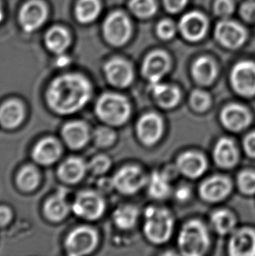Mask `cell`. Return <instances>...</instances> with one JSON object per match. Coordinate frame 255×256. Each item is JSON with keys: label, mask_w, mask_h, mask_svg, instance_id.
Returning a JSON list of instances; mask_svg holds the SVG:
<instances>
[{"label": "cell", "mask_w": 255, "mask_h": 256, "mask_svg": "<svg viewBox=\"0 0 255 256\" xmlns=\"http://www.w3.org/2000/svg\"><path fill=\"white\" fill-rule=\"evenodd\" d=\"M110 160L108 156L100 155L91 160L88 167L92 172L99 175L107 172L110 169Z\"/></svg>", "instance_id": "obj_38"}, {"label": "cell", "mask_w": 255, "mask_h": 256, "mask_svg": "<svg viewBox=\"0 0 255 256\" xmlns=\"http://www.w3.org/2000/svg\"><path fill=\"white\" fill-rule=\"evenodd\" d=\"M170 68L169 56L162 51H155L148 54L142 64V74L150 84L159 82Z\"/></svg>", "instance_id": "obj_12"}, {"label": "cell", "mask_w": 255, "mask_h": 256, "mask_svg": "<svg viewBox=\"0 0 255 256\" xmlns=\"http://www.w3.org/2000/svg\"><path fill=\"white\" fill-rule=\"evenodd\" d=\"M62 153V147L56 139L48 138L42 139L36 144L32 152V158L37 163L48 166L54 163Z\"/></svg>", "instance_id": "obj_20"}, {"label": "cell", "mask_w": 255, "mask_h": 256, "mask_svg": "<svg viewBox=\"0 0 255 256\" xmlns=\"http://www.w3.org/2000/svg\"><path fill=\"white\" fill-rule=\"evenodd\" d=\"M212 224L220 234H228L234 228V216L226 210H220L212 215Z\"/></svg>", "instance_id": "obj_32"}, {"label": "cell", "mask_w": 255, "mask_h": 256, "mask_svg": "<svg viewBox=\"0 0 255 256\" xmlns=\"http://www.w3.org/2000/svg\"><path fill=\"white\" fill-rule=\"evenodd\" d=\"M92 86L85 77L68 74L56 78L49 86L46 99L52 110L62 114L76 113L90 100Z\"/></svg>", "instance_id": "obj_1"}, {"label": "cell", "mask_w": 255, "mask_h": 256, "mask_svg": "<svg viewBox=\"0 0 255 256\" xmlns=\"http://www.w3.org/2000/svg\"><path fill=\"white\" fill-rule=\"evenodd\" d=\"M221 122L232 132H240L248 126L251 116L245 108L238 104H230L221 112Z\"/></svg>", "instance_id": "obj_18"}, {"label": "cell", "mask_w": 255, "mask_h": 256, "mask_svg": "<svg viewBox=\"0 0 255 256\" xmlns=\"http://www.w3.org/2000/svg\"><path fill=\"white\" fill-rule=\"evenodd\" d=\"M128 6L136 16L141 18L152 17L158 9L155 0H130Z\"/></svg>", "instance_id": "obj_34"}, {"label": "cell", "mask_w": 255, "mask_h": 256, "mask_svg": "<svg viewBox=\"0 0 255 256\" xmlns=\"http://www.w3.org/2000/svg\"><path fill=\"white\" fill-rule=\"evenodd\" d=\"M176 26L172 21L162 20L159 22L156 28V34L162 40H170L176 34Z\"/></svg>", "instance_id": "obj_39"}, {"label": "cell", "mask_w": 255, "mask_h": 256, "mask_svg": "<svg viewBox=\"0 0 255 256\" xmlns=\"http://www.w3.org/2000/svg\"><path fill=\"white\" fill-rule=\"evenodd\" d=\"M40 175L34 167H24L18 175L17 182L18 186L24 190H34L38 186Z\"/></svg>", "instance_id": "obj_33"}, {"label": "cell", "mask_w": 255, "mask_h": 256, "mask_svg": "<svg viewBox=\"0 0 255 256\" xmlns=\"http://www.w3.org/2000/svg\"><path fill=\"white\" fill-rule=\"evenodd\" d=\"M240 15L248 22L255 21V2L248 1L242 4Z\"/></svg>", "instance_id": "obj_41"}, {"label": "cell", "mask_w": 255, "mask_h": 256, "mask_svg": "<svg viewBox=\"0 0 255 256\" xmlns=\"http://www.w3.org/2000/svg\"><path fill=\"white\" fill-rule=\"evenodd\" d=\"M105 73L111 84L119 88H125L130 85L134 74L130 65L122 59H113L105 66Z\"/></svg>", "instance_id": "obj_16"}, {"label": "cell", "mask_w": 255, "mask_h": 256, "mask_svg": "<svg viewBox=\"0 0 255 256\" xmlns=\"http://www.w3.org/2000/svg\"><path fill=\"white\" fill-rule=\"evenodd\" d=\"M209 246V236L202 222L192 220L184 226L178 237V246L183 254L202 256Z\"/></svg>", "instance_id": "obj_3"}, {"label": "cell", "mask_w": 255, "mask_h": 256, "mask_svg": "<svg viewBox=\"0 0 255 256\" xmlns=\"http://www.w3.org/2000/svg\"><path fill=\"white\" fill-rule=\"evenodd\" d=\"M100 12V4L98 0H80L76 6V17L82 23L94 20Z\"/></svg>", "instance_id": "obj_30"}, {"label": "cell", "mask_w": 255, "mask_h": 256, "mask_svg": "<svg viewBox=\"0 0 255 256\" xmlns=\"http://www.w3.org/2000/svg\"><path fill=\"white\" fill-rule=\"evenodd\" d=\"M138 217V209L132 206H124L114 212V223L122 229L132 228L136 222Z\"/></svg>", "instance_id": "obj_31"}, {"label": "cell", "mask_w": 255, "mask_h": 256, "mask_svg": "<svg viewBox=\"0 0 255 256\" xmlns=\"http://www.w3.org/2000/svg\"><path fill=\"white\" fill-rule=\"evenodd\" d=\"M63 138L69 147L79 149L86 144L90 138V132L82 122H71L64 126Z\"/></svg>", "instance_id": "obj_22"}, {"label": "cell", "mask_w": 255, "mask_h": 256, "mask_svg": "<svg viewBox=\"0 0 255 256\" xmlns=\"http://www.w3.org/2000/svg\"><path fill=\"white\" fill-rule=\"evenodd\" d=\"M188 0H164L166 10L172 14H176L183 10Z\"/></svg>", "instance_id": "obj_42"}, {"label": "cell", "mask_w": 255, "mask_h": 256, "mask_svg": "<svg viewBox=\"0 0 255 256\" xmlns=\"http://www.w3.org/2000/svg\"><path fill=\"white\" fill-rule=\"evenodd\" d=\"M24 116V107L21 102L8 100L0 108V124L7 128H15L20 124Z\"/></svg>", "instance_id": "obj_23"}, {"label": "cell", "mask_w": 255, "mask_h": 256, "mask_svg": "<svg viewBox=\"0 0 255 256\" xmlns=\"http://www.w3.org/2000/svg\"><path fill=\"white\" fill-rule=\"evenodd\" d=\"M69 62H70V60H69L68 57H66V56H60L59 59H58V60H57V64H58V66H66V65H68Z\"/></svg>", "instance_id": "obj_47"}, {"label": "cell", "mask_w": 255, "mask_h": 256, "mask_svg": "<svg viewBox=\"0 0 255 256\" xmlns=\"http://www.w3.org/2000/svg\"><path fill=\"white\" fill-rule=\"evenodd\" d=\"M214 160L218 166L231 168L238 161V150L234 142L229 138H221L215 146L214 152Z\"/></svg>", "instance_id": "obj_21"}, {"label": "cell", "mask_w": 255, "mask_h": 256, "mask_svg": "<svg viewBox=\"0 0 255 256\" xmlns=\"http://www.w3.org/2000/svg\"><path fill=\"white\" fill-rule=\"evenodd\" d=\"M12 218V212L6 206H0V226L6 225Z\"/></svg>", "instance_id": "obj_44"}, {"label": "cell", "mask_w": 255, "mask_h": 256, "mask_svg": "<svg viewBox=\"0 0 255 256\" xmlns=\"http://www.w3.org/2000/svg\"><path fill=\"white\" fill-rule=\"evenodd\" d=\"M232 189L231 182L222 176H215L206 180L200 186L201 198L209 202H218L228 196Z\"/></svg>", "instance_id": "obj_15"}, {"label": "cell", "mask_w": 255, "mask_h": 256, "mask_svg": "<svg viewBox=\"0 0 255 256\" xmlns=\"http://www.w3.org/2000/svg\"><path fill=\"white\" fill-rule=\"evenodd\" d=\"M207 26L206 18L198 12H190L184 15L178 26L184 37L192 42H198L204 37Z\"/></svg>", "instance_id": "obj_13"}, {"label": "cell", "mask_w": 255, "mask_h": 256, "mask_svg": "<svg viewBox=\"0 0 255 256\" xmlns=\"http://www.w3.org/2000/svg\"><path fill=\"white\" fill-rule=\"evenodd\" d=\"M98 186L102 190H110L113 187H114V182L113 180H110V178H102L100 180V182L98 184Z\"/></svg>", "instance_id": "obj_46"}, {"label": "cell", "mask_w": 255, "mask_h": 256, "mask_svg": "<svg viewBox=\"0 0 255 256\" xmlns=\"http://www.w3.org/2000/svg\"><path fill=\"white\" fill-rule=\"evenodd\" d=\"M94 140L97 146L106 147L114 142L116 134L110 128L100 127L94 132Z\"/></svg>", "instance_id": "obj_37"}, {"label": "cell", "mask_w": 255, "mask_h": 256, "mask_svg": "<svg viewBox=\"0 0 255 256\" xmlns=\"http://www.w3.org/2000/svg\"><path fill=\"white\" fill-rule=\"evenodd\" d=\"M228 248L231 256H255L254 231L249 228L238 230L232 236Z\"/></svg>", "instance_id": "obj_17"}, {"label": "cell", "mask_w": 255, "mask_h": 256, "mask_svg": "<svg viewBox=\"0 0 255 256\" xmlns=\"http://www.w3.org/2000/svg\"><path fill=\"white\" fill-rule=\"evenodd\" d=\"M192 76L196 82L202 85H209L217 76V68L214 62L206 57H200L193 63Z\"/></svg>", "instance_id": "obj_26"}, {"label": "cell", "mask_w": 255, "mask_h": 256, "mask_svg": "<svg viewBox=\"0 0 255 256\" xmlns=\"http://www.w3.org/2000/svg\"><path fill=\"white\" fill-rule=\"evenodd\" d=\"M86 170V164L82 158H70L60 166L59 176L68 183H76L82 178Z\"/></svg>", "instance_id": "obj_25"}, {"label": "cell", "mask_w": 255, "mask_h": 256, "mask_svg": "<svg viewBox=\"0 0 255 256\" xmlns=\"http://www.w3.org/2000/svg\"><path fill=\"white\" fill-rule=\"evenodd\" d=\"M104 31L110 44L118 46L124 45L130 37V21L124 12H114L104 22Z\"/></svg>", "instance_id": "obj_5"}, {"label": "cell", "mask_w": 255, "mask_h": 256, "mask_svg": "<svg viewBox=\"0 0 255 256\" xmlns=\"http://www.w3.org/2000/svg\"><path fill=\"white\" fill-rule=\"evenodd\" d=\"M244 148L249 156L255 158V132L246 136L244 140Z\"/></svg>", "instance_id": "obj_43"}, {"label": "cell", "mask_w": 255, "mask_h": 256, "mask_svg": "<svg viewBox=\"0 0 255 256\" xmlns=\"http://www.w3.org/2000/svg\"><path fill=\"white\" fill-rule=\"evenodd\" d=\"M70 43V36L65 29L59 26L52 28L46 35V44L52 52L62 54Z\"/></svg>", "instance_id": "obj_28"}, {"label": "cell", "mask_w": 255, "mask_h": 256, "mask_svg": "<svg viewBox=\"0 0 255 256\" xmlns=\"http://www.w3.org/2000/svg\"><path fill=\"white\" fill-rule=\"evenodd\" d=\"M105 210V202L100 194L86 190L77 195L72 204V211L77 216L88 220L100 218Z\"/></svg>", "instance_id": "obj_8"}, {"label": "cell", "mask_w": 255, "mask_h": 256, "mask_svg": "<svg viewBox=\"0 0 255 256\" xmlns=\"http://www.w3.org/2000/svg\"><path fill=\"white\" fill-rule=\"evenodd\" d=\"M178 170L184 176L196 178L206 170V161L201 154L195 152L183 153L178 160Z\"/></svg>", "instance_id": "obj_19"}, {"label": "cell", "mask_w": 255, "mask_h": 256, "mask_svg": "<svg viewBox=\"0 0 255 256\" xmlns=\"http://www.w3.org/2000/svg\"><path fill=\"white\" fill-rule=\"evenodd\" d=\"M214 10L220 17H229L234 10V4L232 0H216L214 4Z\"/></svg>", "instance_id": "obj_40"}, {"label": "cell", "mask_w": 255, "mask_h": 256, "mask_svg": "<svg viewBox=\"0 0 255 256\" xmlns=\"http://www.w3.org/2000/svg\"><path fill=\"white\" fill-rule=\"evenodd\" d=\"M215 36L221 45L235 49L245 43L248 34L245 28L237 22L226 20L218 23L215 28Z\"/></svg>", "instance_id": "obj_9"}, {"label": "cell", "mask_w": 255, "mask_h": 256, "mask_svg": "<svg viewBox=\"0 0 255 256\" xmlns=\"http://www.w3.org/2000/svg\"><path fill=\"white\" fill-rule=\"evenodd\" d=\"M139 139L145 146H153L158 142L164 132L162 118L154 113L142 116L136 125Z\"/></svg>", "instance_id": "obj_11"}, {"label": "cell", "mask_w": 255, "mask_h": 256, "mask_svg": "<svg viewBox=\"0 0 255 256\" xmlns=\"http://www.w3.org/2000/svg\"><path fill=\"white\" fill-rule=\"evenodd\" d=\"M150 90L156 102L164 108L175 107L180 99V90L175 86L159 82L150 84Z\"/></svg>", "instance_id": "obj_24"}, {"label": "cell", "mask_w": 255, "mask_h": 256, "mask_svg": "<svg viewBox=\"0 0 255 256\" xmlns=\"http://www.w3.org/2000/svg\"><path fill=\"white\" fill-rule=\"evenodd\" d=\"M46 18V9L43 4L34 0L26 4L20 14L22 28L24 31L34 32L44 23Z\"/></svg>", "instance_id": "obj_14"}, {"label": "cell", "mask_w": 255, "mask_h": 256, "mask_svg": "<svg viewBox=\"0 0 255 256\" xmlns=\"http://www.w3.org/2000/svg\"><path fill=\"white\" fill-rule=\"evenodd\" d=\"M3 20V12H2V9H1V6H0V22Z\"/></svg>", "instance_id": "obj_48"}, {"label": "cell", "mask_w": 255, "mask_h": 256, "mask_svg": "<svg viewBox=\"0 0 255 256\" xmlns=\"http://www.w3.org/2000/svg\"><path fill=\"white\" fill-rule=\"evenodd\" d=\"M190 196V188L187 186H182L178 188L176 192V197L178 200H187Z\"/></svg>", "instance_id": "obj_45"}, {"label": "cell", "mask_w": 255, "mask_h": 256, "mask_svg": "<svg viewBox=\"0 0 255 256\" xmlns=\"http://www.w3.org/2000/svg\"><path fill=\"white\" fill-rule=\"evenodd\" d=\"M98 242V236L94 229L82 226L74 229L66 240V248L70 256L88 254L92 252Z\"/></svg>", "instance_id": "obj_6"}, {"label": "cell", "mask_w": 255, "mask_h": 256, "mask_svg": "<svg viewBox=\"0 0 255 256\" xmlns=\"http://www.w3.org/2000/svg\"><path fill=\"white\" fill-rule=\"evenodd\" d=\"M238 186L243 194H255V172H243L238 176Z\"/></svg>", "instance_id": "obj_36"}, {"label": "cell", "mask_w": 255, "mask_h": 256, "mask_svg": "<svg viewBox=\"0 0 255 256\" xmlns=\"http://www.w3.org/2000/svg\"><path fill=\"white\" fill-rule=\"evenodd\" d=\"M173 220L164 208L150 206L145 211L144 232L152 242H166L172 236Z\"/></svg>", "instance_id": "obj_4"}, {"label": "cell", "mask_w": 255, "mask_h": 256, "mask_svg": "<svg viewBox=\"0 0 255 256\" xmlns=\"http://www.w3.org/2000/svg\"><path fill=\"white\" fill-rule=\"evenodd\" d=\"M45 214L50 220L60 222L65 218L69 212V206L66 200L65 192H60L50 198L45 204Z\"/></svg>", "instance_id": "obj_27"}, {"label": "cell", "mask_w": 255, "mask_h": 256, "mask_svg": "<svg viewBox=\"0 0 255 256\" xmlns=\"http://www.w3.org/2000/svg\"><path fill=\"white\" fill-rule=\"evenodd\" d=\"M148 194L154 198H164L170 192L169 178L164 173L155 172L148 180Z\"/></svg>", "instance_id": "obj_29"}, {"label": "cell", "mask_w": 255, "mask_h": 256, "mask_svg": "<svg viewBox=\"0 0 255 256\" xmlns=\"http://www.w3.org/2000/svg\"><path fill=\"white\" fill-rule=\"evenodd\" d=\"M146 176L140 168L125 166L119 170L113 178L114 186L124 194H134L146 183Z\"/></svg>", "instance_id": "obj_10"}, {"label": "cell", "mask_w": 255, "mask_h": 256, "mask_svg": "<svg viewBox=\"0 0 255 256\" xmlns=\"http://www.w3.org/2000/svg\"><path fill=\"white\" fill-rule=\"evenodd\" d=\"M190 106L196 111L206 110L210 105V97L202 90H195L190 97Z\"/></svg>", "instance_id": "obj_35"}, {"label": "cell", "mask_w": 255, "mask_h": 256, "mask_svg": "<svg viewBox=\"0 0 255 256\" xmlns=\"http://www.w3.org/2000/svg\"><path fill=\"white\" fill-rule=\"evenodd\" d=\"M96 114L108 124L119 126L130 118V106L127 99L118 94L108 93L100 97L96 107Z\"/></svg>", "instance_id": "obj_2"}, {"label": "cell", "mask_w": 255, "mask_h": 256, "mask_svg": "<svg viewBox=\"0 0 255 256\" xmlns=\"http://www.w3.org/2000/svg\"><path fill=\"white\" fill-rule=\"evenodd\" d=\"M232 85L242 96L255 94V63L250 60L240 62L232 70Z\"/></svg>", "instance_id": "obj_7"}]
</instances>
